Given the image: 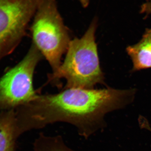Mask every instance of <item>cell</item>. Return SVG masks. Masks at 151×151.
Masks as SVG:
<instances>
[{"mask_svg": "<svg viewBox=\"0 0 151 151\" xmlns=\"http://www.w3.org/2000/svg\"><path fill=\"white\" fill-rule=\"evenodd\" d=\"M135 89H64L57 94H38L35 100L16 108L22 133L65 122L73 125L87 139L106 126L105 115L122 109L134 99Z\"/></svg>", "mask_w": 151, "mask_h": 151, "instance_id": "cell-1", "label": "cell"}, {"mask_svg": "<svg viewBox=\"0 0 151 151\" xmlns=\"http://www.w3.org/2000/svg\"><path fill=\"white\" fill-rule=\"evenodd\" d=\"M97 26L94 18L82 37L70 41L64 62L48 76L49 82L53 84L64 78V89H92L97 84H104L95 41Z\"/></svg>", "mask_w": 151, "mask_h": 151, "instance_id": "cell-2", "label": "cell"}, {"mask_svg": "<svg viewBox=\"0 0 151 151\" xmlns=\"http://www.w3.org/2000/svg\"><path fill=\"white\" fill-rule=\"evenodd\" d=\"M33 43L55 72L61 65L70 38L55 0H43L38 8L31 27Z\"/></svg>", "mask_w": 151, "mask_h": 151, "instance_id": "cell-3", "label": "cell"}, {"mask_svg": "<svg viewBox=\"0 0 151 151\" xmlns=\"http://www.w3.org/2000/svg\"><path fill=\"white\" fill-rule=\"evenodd\" d=\"M43 57L32 43L21 61L0 78L1 112L27 105L35 99L38 94L33 87L34 73Z\"/></svg>", "mask_w": 151, "mask_h": 151, "instance_id": "cell-4", "label": "cell"}, {"mask_svg": "<svg viewBox=\"0 0 151 151\" xmlns=\"http://www.w3.org/2000/svg\"><path fill=\"white\" fill-rule=\"evenodd\" d=\"M43 0H0V61L15 49Z\"/></svg>", "mask_w": 151, "mask_h": 151, "instance_id": "cell-5", "label": "cell"}, {"mask_svg": "<svg viewBox=\"0 0 151 151\" xmlns=\"http://www.w3.org/2000/svg\"><path fill=\"white\" fill-rule=\"evenodd\" d=\"M22 134L16 109L0 113V151H15L16 141Z\"/></svg>", "mask_w": 151, "mask_h": 151, "instance_id": "cell-6", "label": "cell"}, {"mask_svg": "<svg viewBox=\"0 0 151 151\" xmlns=\"http://www.w3.org/2000/svg\"><path fill=\"white\" fill-rule=\"evenodd\" d=\"M126 50L133 63L132 71L151 68V29H146L140 41Z\"/></svg>", "mask_w": 151, "mask_h": 151, "instance_id": "cell-7", "label": "cell"}, {"mask_svg": "<svg viewBox=\"0 0 151 151\" xmlns=\"http://www.w3.org/2000/svg\"><path fill=\"white\" fill-rule=\"evenodd\" d=\"M34 151H76L66 145L61 136H48L41 133L33 145Z\"/></svg>", "mask_w": 151, "mask_h": 151, "instance_id": "cell-8", "label": "cell"}, {"mask_svg": "<svg viewBox=\"0 0 151 151\" xmlns=\"http://www.w3.org/2000/svg\"><path fill=\"white\" fill-rule=\"evenodd\" d=\"M141 13L146 15L151 14V1L144 3L141 7Z\"/></svg>", "mask_w": 151, "mask_h": 151, "instance_id": "cell-9", "label": "cell"}, {"mask_svg": "<svg viewBox=\"0 0 151 151\" xmlns=\"http://www.w3.org/2000/svg\"><path fill=\"white\" fill-rule=\"evenodd\" d=\"M90 0H78L82 6L86 7L89 5Z\"/></svg>", "mask_w": 151, "mask_h": 151, "instance_id": "cell-10", "label": "cell"}, {"mask_svg": "<svg viewBox=\"0 0 151 151\" xmlns=\"http://www.w3.org/2000/svg\"><path fill=\"white\" fill-rule=\"evenodd\" d=\"M151 0H147V1H151Z\"/></svg>", "mask_w": 151, "mask_h": 151, "instance_id": "cell-11", "label": "cell"}]
</instances>
